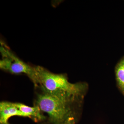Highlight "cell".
<instances>
[{
	"label": "cell",
	"mask_w": 124,
	"mask_h": 124,
	"mask_svg": "<svg viewBox=\"0 0 124 124\" xmlns=\"http://www.w3.org/2000/svg\"><path fill=\"white\" fill-rule=\"evenodd\" d=\"M38 87L41 91L58 97L75 100L81 94L83 87L79 84H72L63 74H56L40 66L35 67Z\"/></svg>",
	"instance_id": "obj_1"
},
{
	"label": "cell",
	"mask_w": 124,
	"mask_h": 124,
	"mask_svg": "<svg viewBox=\"0 0 124 124\" xmlns=\"http://www.w3.org/2000/svg\"><path fill=\"white\" fill-rule=\"evenodd\" d=\"M41 91L37 94L34 106L46 113L51 122L54 124H62L68 117L73 116L70 105L74 100Z\"/></svg>",
	"instance_id": "obj_2"
},
{
	"label": "cell",
	"mask_w": 124,
	"mask_h": 124,
	"mask_svg": "<svg viewBox=\"0 0 124 124\" xmlns=\"http://www.w3.org/2000/svg\"><path fill=\"white\" fill-rule=\"evenodd\" d=\"M0 52L1 59L0 68L12 74L26 75L33 82L35 87L38 88V84L35 67L24 62L19 58L10 50L4 42L1 41Z\"/></svg>",
	"instance_id": "obj_3"
},
{
	"label": "cell",
	"mask_w": 124,
	"mask_h": 124,
	"mask_svg": "<svg viewBox=\"0 0 124 124\" xmlns=\"http://www.w3.org/2000/svg\"><path fill=\"white\" fill-rule=\"evenodd\" d=\"M17 116L26 117L24 114L18 108L15 103L2 101L0 103V123L9 124V119L12 116Z\"/></svg>",
	"instance_id": "obj_4"
},
{
	"label": "cell",
	"mask_w": 124,
	"mask_h": 124,
	"mask_svg": "<svg viewBox=\"0 0 124 124\" xmlns=\"http://www.w3.org/2000/svg\"><path fill=\"white\" fill-rule=\"evenodd\" d=\"M15 104L18 108L24 114L26 117L31 118L36 122L45 119V116L38 106L29 107L19 103H15Z\"/></svg>",
	"instance_id": "obj_5"
},
{
	"label": "cell",
	"mask_w": 124,
	"mask_h": 124,
	"mask_svg": "<svg viewBox=\"0 0 124 124\" xmlns=\"http://www.w3.org/2000/svg\"><path fill=\"white\" fill-rule=\"evenodd\" d=\"M116 72L118 85L122 91L124 92V59L117 64Z\"/></svg>",
	"instance_id": "obj_6"
},
{
	"label": "cell",
	"mask_w": 124,
	"mask_h": 124,
	"mask_svg": "<svg viewBox=\"0 0 124 124\" xmlns=\"http://www.w3.org/2000/svg\"><path fill=\"white\" fill-rule=\"evenodd\" d=\"M62 124H75V120L74 117L72 116L68 117Z\"/></svg>",
	"instance_id": "obj_7"
}]
</instances>
